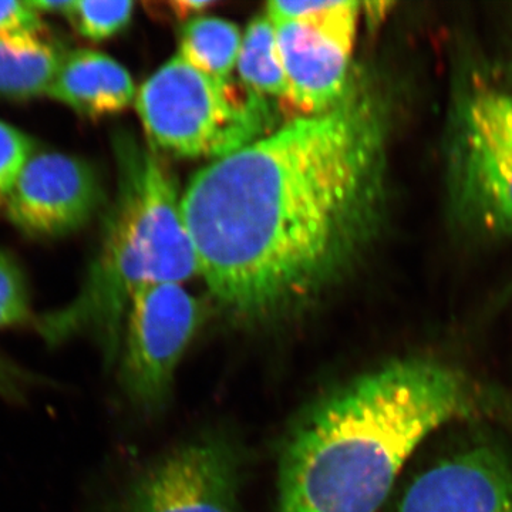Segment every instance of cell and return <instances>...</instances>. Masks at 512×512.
<instances>
[{
    "mask_svg": "<svg viewBox=\"0 0 512 512\" xmlns=\"http://www.w3.org/2000/svg\"><path fill=\"white\" fill-rule=\"evenodd\" d=\"M29 312L25 276L12 256L0 251V329L25 322Z\"/></svg>",
    "mask_w": 512,
    "mask_h": 512,
    "instance_id": "obj_18",
    "label": "cell"
},
{
    "mask_svg": "<svg viewBox=\"0 0 512 512\" xmlns=\"http://www.w3.org/2000/svg\"><path fill=\"white\" fill-rule=\"evenodd\" d=\"M274 23L288 83L285 103L298 113L296 117L333 109L352 82L355 46L302 20Z\"/></svg>",
    "mask_w": 512,
    "mask_h": 512,
    "instance_id": "obj_10",
    "label": "cell"
},
{
    "mask_svg": "<svg viewBox=\"0 0 512 512\" xmlns=\"http://www.w3.org/2000/svg\"><path fill=\"white\" fill-rule=\"evenodd\" d=\"M103 201L99 175L82 158L36 150L20 171L5 204L20 231L60 238L89 224Z\"/></svg>",
    "mask_w": 512,
    "mask_h": 512,
    "instance_id": "obj_8",
    "label": "cell"
},
{
    "mask_svg": "<svg viewBox=\"0 0 512 512\" xmlns=\"http://www.w3.org/2000/svg\"><path fill=\"white\" fill-rule=\"evenodd\" d=\"M241 454L225 437L180 444L138 471L109 512H241Z\"/></svg>",
    "mask_w": 512,
    "mask_h": 512,
    "instance_id": "obj_7",
    "label": "cell"
},
{
    "mask_svg": "<svg viewBox=\"0 0 512 512\" xmlns=\"http://www.w3.org/2000/svg\"><path fill=\"white\" fill-rule=\"evenodd\" d=\"M201 322L200 301L181 284H147L134 293L119 357L121 382L138 410L154 416L167 406Z\"/></svg>",
    "mask_w": 512,
    "mask_h": 512,
    "instance_id": "obj_6",
    "label": "cell"
},
{
    "mask_svg": "<svg viewBox=\"0 0 512 512\" xmlns=\"http://www.w3.org/2000/svg\"><path fill=\"white\" fill-rule=\"evenodd\" d=\"M134 12V2H93L70 0L64 18L80 36L93 42L110 39L127 28Z\"/></svg>",
    "mask_w": 512,
    "mask_h": 512,
    "instance_id": "obj_16",
    "label": "cell"
},
{
    "mask_svg": "<svg viewBox=\"0 0 512 512\" xmlns=\"http://www.w3.org/2000/svg\"><path fill=\"white\" fill-rule=\"evenodd\" d=\"M64 50L42 33L0 39V100H28L47 96Z\"/></svg>",
    "mask_w": 512,
    "mask_h": 512,
    "instance_id": "obj_12",
    "label": "cell"
},
{
    "mask_svg": "<svg viewBox=\"0 0 512 512\" xmlns=\"http://www.w3.org/2000/svg\"><path fill=\"white\" fill-rule=\"evenodd\" d=\"M214 5L215 3L211 0H173V2L168 3L171 13L180 20H191L192 16L205 12Z\"/></svg>",
    "mask_w": 512,
    "mask_h": 512,
    "instance_id": "obj_21",
    "label": "cell"
},
{
    "mask_svg": "<svg viewBox=\"0 0 512 512\" xmlns=\"http://www.w3.org/2000/svg\"><path fill=\"white\" fill-rule=\"evenodd\" d=\"M448 197L461 224L512 237V92L483 80L458 94L447 138Z\"/></svg>",
    "mask_w": 512,
    "mask_h": 512,
    "instance_id": "obj_5",
    "label": "cell"
},
{
    "mask_svg": "<svg viewBox=\"0 0 512 512\" xmlns=\"http://www.w3.org/2000/svg\"><path fill=\"white\" fill-rule=\"evenodd\" d=\"M242 35L234 23L220 18H194L181 32L178 56L218 80H232Z\"/></svg>",
    "mask_w": 512,
    "mask_h": 512,
    "instance_id": "obj_14",
    "label": "cell"
},
{
    "mask_svg": "<svg viewBox=\"0 0 512 512\" xmlns=\"http://www.w3.org/2000/svg\"><path fill=\"white\" fill-rule=\"evenodd\" d=\"M237 69L241 83L265 99L286 100L288 83L278 39H276L275 23L268 15L258 16L249 23L242 35L239 49Z\"/></svg>",
    "mask_w": 512,
    "mask_h": 512,
    "instance_id": "obj_13",
    "label": "cell"
},
{
    "mask_svg": "<svg viewBox=\"0 0 512 512\" xmlns=\"http://www.w3.org/2000/svg\"><path fill=\"white\" fill-rule=\"evenodd\" d=\"M36 150L32 137L0 121V208L5 207L20 171Z\"/></svg>",
    "mask_w": 512,
    "mask_h": 512,
    "instance_id": "obj_17",
    "label": "cell"
},
{
    "mask_svg": "<svg viewBox=\"0 0 512 512\" xmlns=\"http://www.w3.org/2000/svg\"><path fill=\"white\" fill-rule=\"evenodd\" d=\"M394 512H512V461L477 444L420 474Z\"/></svg>",
    "mask_w": 512,
    "mask_h": 512,
    "instance_id": "obj_9",
    "label": "cell"
},
{
    "mask_svg": "<svg viewBox=\"0 0 512 512\" xmlns=\"http://www.w3.org/2000/svg\"><path fill=\"white\" fill-rule=\"evenodd\" d=\"M28 382V376L18 366L10 363L5 357L0 356V394L13 397L22 393L23 387Z\"/></svg>",
    "mask_w": 512,
    "mask_h": 512,
    "instance_id": "obj_20",
    "label": "cell"
},
{
    "mask_svg": "<svg viewBox=\"0 0 512 512\" xmlns=\"http://www.w3.org/2000/svg\"><path fill=\"white\" fill-rule=\"evenodd\" d=\"M136 109L151 146L184 158L218 160L275 130L268 99L178 55L140 87Z\"/></svg>",
    "mask_w": 512,
    "mask_h": 512,
    "instance_id": "obj_4",
    "label": "cell"
},
{
    "mask_svg": "<svg viewBox=\"0 0 512 512\" xmlns=\"http://www.w3.org/2000/svg\"><path fill=\"white\" fill-rule=\"evenodd\" d=\"M47 96L89 119L126 110L136 87L126 67L97 50H69Z\"/></svg>",
    "mask_w": 512,
    "mask_h": 512,
    "instance_id": "obj_11",
    "label": "cell"
},
{
    "mask_svg": "<svg viewBox=\"0 0 512 512\" xmlns=\"http://www.w3.org/2000/svg\"><path fill=\"white\" fill-rule=\"evenodd\" d=\"M119 180L99 254L79 293L39 320L49 343L89 336L107 362L120 355L134 293L147 284H183L198 275L173 171L154 148L116 137Z\"/></svg>",
    "mask_w": 512,
    "mask_h": 512,
    "instance_id": "obj_3",
    "label": "cell"
},
{
    "mask_svg": "<svg viewBox=\"0 0 512 512\" xmlns=\"http://www.w3.org/2000/svg\"><path fill=\"white\" fill-rule=\"evenodd\" d=\"M362 3L353 0L340 2H288L275 0L266 5V15L274 22L302 20L311 23L330 36L355 46L357 22Z\"/></svg>",
    "mask_w": 512,
    "mask_h": 512,
    "instance_id": "obj_15",
    "label": "cell"
},
{
    "mask_svg": "<svg viewBox=\"0 0 512 512\" xmlns=\"http://www.w3.org/2000/svg\"><path fill=\"white\" fill-rule=\"evenodd\" d=\"M42 15L28 2H0V39L2 37L42 33Z\"/></svg>",
    "mask_w": 512,
    "mask_h": 512,
    "instance_id": "obj_19",
    "label": "cell"
},
{
    "mask_svg": "<svg viewBox=\"0 0 512 512\" xmlns=\"http://www.w3.org/2000/svg\"><path fill=\"white\" fill-rule=\"evenodd\" d=\"M463 377L421 357L397 359L313 404L279 461V512H377L417 446L466 413Z\"/></svg>",
    "mask_w": 512,
    "mask_h": 512,
    "instance_id": "obj_2",
    "label": "cell"
},
{
    "mask_svg": "<svg viewBox=\"0 0 512 512\" xmlns=\"http://www.w3.org/2000/svg\"><path fill=\"white\" fill-rule=\"evenodd\" d=\"M389 117L382 92L353 76L333 109L293 117L191 178L184 218L222 311L274 323L352 274L386 210Z\"/></svg>",
    "mask_w": 512,
    "mask_h": 512,
    "instance_id": "obj_1",
    "label": "cell"
},
{
    "mask_svg": "<svg viewBox=\"0 0 512 512\" xmlns=\"http://www.w3.org/2000/svg\"><path fill=\"white\" fill-rule=\"evenodd\" d=\"M33 8L40 13V15H45V13H53V15H62L66 13L67 8H69L70 2H50V0H30Z\"/></svg>",
    "mask_w": 512,
    "mask_h": 512,
    "instance_id": "obj_22",
    "label": "cell"
}]
</instances>
